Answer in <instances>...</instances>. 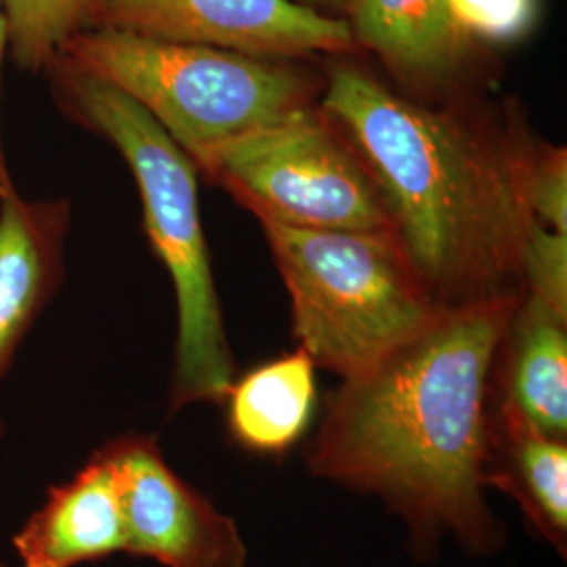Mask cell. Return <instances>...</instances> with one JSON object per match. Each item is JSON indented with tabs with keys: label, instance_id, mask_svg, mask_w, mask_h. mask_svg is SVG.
Listing matches in <instances>:
<instances>
[{
	"label": "cell",
	"instance_id": "6da1fadb",
	"mask_svg": "<svg viewBox=\"0 0 567 567\" xmlns=\"http://www.w3.org/2000/svg\"><path fill=\"white\" fill-rule=\"evenodd\" d=\"M515 297L446 307L416 339L343 381L307 447L316 477L377 496L423 547L452 536L489 553L486 503L492 370Z\"/></svg>",
	"mask_w": 567,
	"mask_h": 567
},
{
	"label": "cell",
	"instance_id": "7a4b0ae2",
	"mask_svg": "<svg viewBox=\"0 0 567 567\" xmlns=\"http://www.w3.org/2000/svg\"><path fill=\"white\" fill-rule=\"evenodd\" d=\"M324 107L358 145L405 259L433 301L458 307L507 297L534 221L527 156L355 68L332 72Z\"/></svg>",
	"mask_w": 567,
	"mask_h": 567
},
{
	"label": "cell",
	"instance_id": "3957f363",
	"mask_svg": "<svg viewBox=\"0 0 567 567\" xmlns=\"http://www.w3.org/2000/svg\"><path fill=\"white\" fill-rule=\"evenodd\" d=\"M44 74L61 107L121 152L140 187L145 231L177 295L173 410L224 402L234 383V360L200 224L196 164L118 89L58 60Z\"/></svg>",
	"mask_w": 567,
	"mask_h": 567
},
{
	"label": "cell",
	"instance_id": "277c9868",
	"mask_svg": "<svg viewBox=\"0 0 567 567\" xmlns=\"http://www.w3.org/2000/svg\"><path fill=\"white\" fill-rule=\"evenodd\" d=\"M257 217L290 295L295 337L313 364L343 381L381 364L446 309L416 278L395 234Z\"/></svg>",
	"mask_w": 567,
	"mask_h": 567
},
{
	"label": "cell",
	"instance_id": "5b68a950",
	"mask_svg": "<svg viewBox=\"0 0 567 567\" xmlns=\"http://www.w3.org/2000/svg\"><path fill=\"white\" fill-rule=\"evenodd\" d=\"M63 65L118 89L185 154L307 107L309 81L269 58L91 28L63 44Z\"/></svg>",
	"mask_w": 567,
	"mask_h": 567
},
{
	"label": "cell",
	"instance_id": "8992f818",
	"mask_svg": "<svg viewBox=\"0 0 567 567\" xmlns=\"http://www.w3.org/2000/svg\"><path fill=\"white\" fill-rule=\"evenodd\" d=\"M189 158L238 194L255 215L313 229L393 234L372 173L309 107L200 147Z\"/></svg>",
	"mask_w": 567,
	"mask_h": 567
},
{
	"label": "cell",
	"instance_id": "52a82bcc",
	"mask_svg": "<svg viewBox=\"0 0 567 567\" xmlns=\"http://www.w3.org/2000/svg\"><path fill=\"white\" fill-rule=\"evenodd\" d=\"M95 28L269 60L358 49L347 20L299 0H103Z\"/></svg>",
	"mask_w": 567,
	"mask_h": 567
},
{
	"label": "cell",
	"instance_id": "ba28073f",
	"mask_svg": "<svg viewBox=\"0 0 567 567\" xmlns=\"http://www.w3.org/2000/svg\"><path fill=\"white\" fill-rule=\"evenodd\" d=\"M100 452L118 486L124 553L164 567H246L236 522L173 471L154 437L122 435Z\"/></svg>",
	"mask_w": 567,
	"mask_h": 567
},
{
	"label": "cell",
	"instance_id": "9c48e42d",
	"mask_svg": "<svg viewBox=\"0 0 567 567\" xmlns=\"http://www.w3.org/2000/svg\"><path fill=\"white\" fill-rule=\"evenodd\" d=\"M68 225L65 200L0 192V379L60 284Z\"/></svg>",
	"mask_w": 567,
	"mask_h": 567
},
{
	"label": "cell",
	"instance_id": "30bf717a",
	"mask_svg": "<svg viewBox=\"0 0 567 567\" xmlns=\"http://www.w3.org/2000/svg\"><path fill=\"white\" fill-rule=\"evenodd\" d=\"M13 547L23 567H79L124 553V519L114 471L97 450L21 526Z\"/></svg>",
	"mask_w": 567,
	"mask_h": 567
},
{
	"label": "cell",
	"instance_id": "8fae6325",
	"mask_svg": "<svg viewBox=\"0 0 567 567\" xmlns=\"http://www.w3.org/2000/svg\"><path fill=\"white\" fill-rule=\"evenodd\" d=\"M349 28L402 81L440 86L456 79L471 39L452 18L447 0H347Z\"/></svg>",
	"mask_w": 567,
	"mask_h": 567
},
{
	"label": "cell",
	"instance_id": "7c38bea8",
	"mask_svg": "<svg viewBox=\"0 0 567 567\" xmlns=\"http://www.w3.org/2000/svg\"><path fill=\"white\" fill-rule=\"evenodd\" d=\"M566 320L529 295L498 344L505 364L496 410L557 440H567Z\"/></svg>",
	"mask_w": 567,
	"mask_h": 567
},
{
	"label": "cell",
	"instance_id": "4fadbf2b",
	"mask_svg": "<svg viewBox=\"0 0 567 567\" xmlns=\"http://www.w3.org/2000/svg\"><path fill=\"white\" fill-rule=\"evenodd\" d=\"M484 482L508 494L538 536L566 557L567 440L489 410Z\"/></svg>",
	"mask_w": 567,
	"mask_h": 567
},
{
	"label": "cell",
	"instance_id": "5bb4252c",
	"mask_svg": "<svg viewBox=\"0 0 567 567\" xmlns=\"http://www.w3.org/2000/svg\"><path fill=\"white\" fill-rule=\"evenodd\" d=\"M316 398V364L303 349L259 365L224 398L229 435L250 454L284 456L303 440Z\"/></svg>",
	"mask_w": 567,
	"mask_h": 567
},
{
	"label": "cell",
	"instance_id": "9a60e30c",
	"mask_svg": "<svg viewBox=\"0 0 567 567\" xmlns=\"http://www.w3.org/2000/svg\"><path fill=\"white\" fill-rule=\"evenodd\" d=\"M103 0H2L9 21V55L21 70L41 74L63 44L95 28Z\"/></svg>",
	"mask_w": 567,
	"mask_h": 567
},
{
	"label": "cell",
	"instance_id": "2e32d148",
	"mask_svg": "<svg viewBox=\"0 0 567 567\" xmlns=\"http://www.w3.org/2000/svg\"><path fill=\"white\" fill-rule=\"evenodd\" d=\"M519 271L526 276L532 297L567 318V234L534 219L522 248Z\"/></svg>",
	"mask_w": 567,
	"mask_h": 567
},
{
	"label": "cell",
	"instance_id": "e0dca14e",
	"mask_svg": "<svg viewBox=\"0 0 567 567\" xmlns=\"http://www.w3.org/2000/svg\"><path fill=\"white\" fill-rule=\"evenodd\" d=\"M452 18L471 41L508 44L532 32L540 0H447Z\"/></svg>",
	"mask_w": 567,
	"mask_h": 567
},
{
	"label": "cell",
	"instance_id": "ac0fdd59",
	"mask_svg": "<svg viewBox=\"0 0 567 567\" xmlns=\"http://www.w3.org/2000/svg\"><path fill=\"white\" fill-rule=\"evenodd\" d=\"M524 187L532 217L559 234H567L566 150L550 147L527 156Z\"/></svg>",
	"mask_w": 567,
	"mask_h": 567
},
{
	"label": "cell",
	"instance_id": "d6986e66",
	"mask_svg": "<svg viewBox=\"0 0 567 567\" xmlns=\"http://www.w3.org/2000/svg\"><path fill=\"white\" fill-rule=\"evenodd\" d=\"M9 53V21L4 13V4L0 0V97H2V63L4 55ZM16 183L11 179L9 166H7V156H4V147H2V128H0V192L13 187Z\"/></svg>",
	"mask_w": 567,
	"mask_h": 567
},
{
	"label": "cell",
	"instance_id": "ffe728a7",
	"mask_svg": "<svg viewBox=\"0 0 567 567\" xmlns=\"http://www.w3.org/2000/svg\"><path fill=\"white\" fill-rule=\"evenodd\" d=\"M299 2H303V4L311 7V9H318V11H322V13H326L324 9L347 7V0H299Z\"/></svg>",
	"mask_w": 567,
	"mask_h": 567
},
{
	"label": "cell",
	"instance_id": "44dd1931",
	"mask_svg": "<svg viewBox=\"0 0 567 567\" xmlns=\"http://www.w3.org/2000/svg\"><path fill=\"white\" fill-rule=\"evenodd\" d=\"M0 567H4V566H2V564H0Z\"/></svg>",
	"mask_w": 567,
	"mask_h": 567
}]
</instances>
